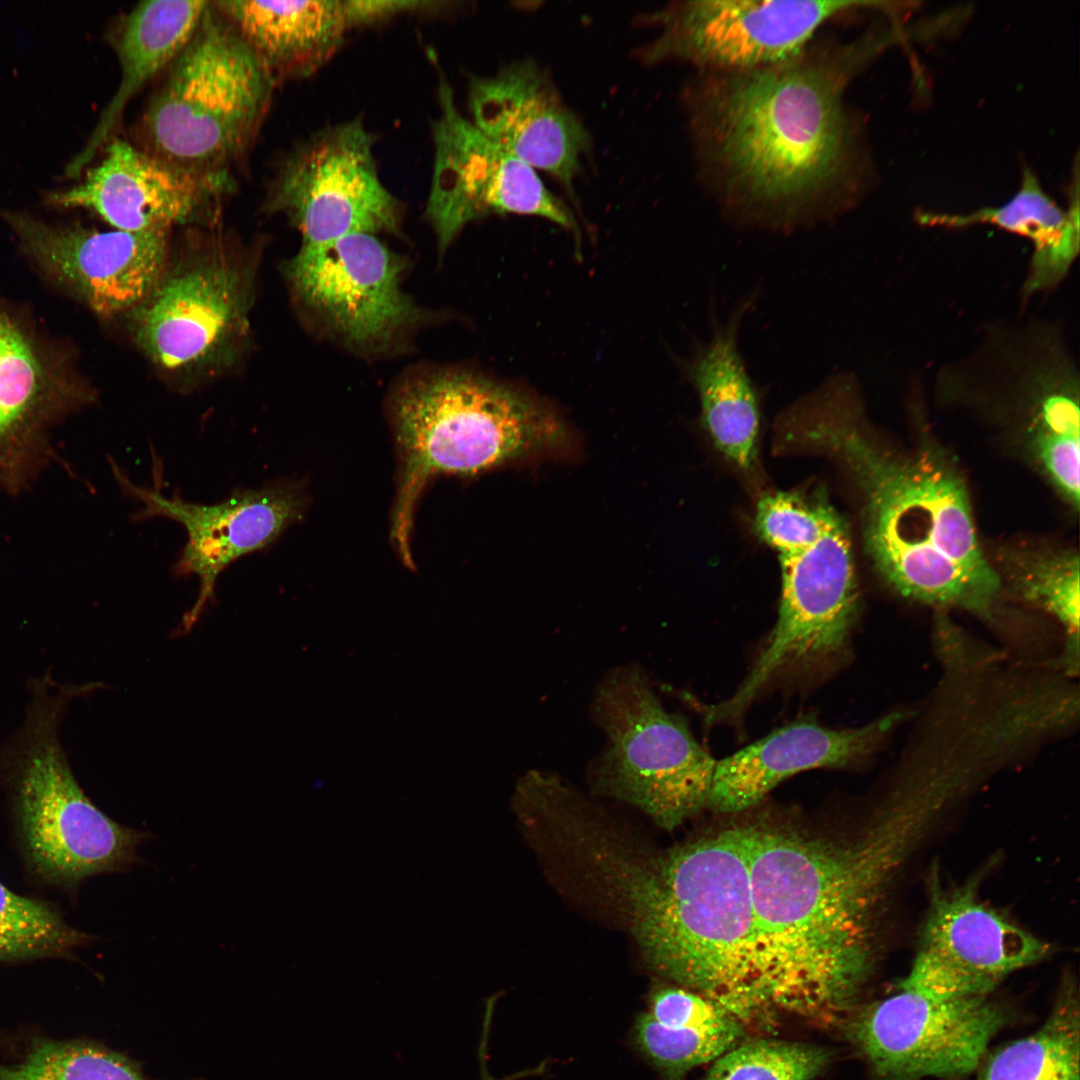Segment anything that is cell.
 Here are the masks:
<instances>
[{"mask_svg":"<svg viewBox=\"0 0 1080 1080\" xmlns=\"http://www.w3.org/2000/svg\"><path fill=\"white\" fill-rule=\"evenodd\" d=\"M866 35L813 42L772 66L700 76L686 95L697 159L737 219L786 231L847 210L861 159L845 103L856 72L883 47Z\"/></svg>","mask_w":1080,"mask_h":1080,"instance_id":"cell-1","label":"cell"},{"mask_svg":"<svg viewBox=\"0 0 1080 1080\" xmlns=\"http://www.w3.org/2000/svg\"><path fill=\"white\" fill-rule=\"evenodd\" d=\"M892 808L850 840L772 823L738 826L772 1017L829 1024L854 1009L888 889L931 829L914 805Z\"/></svg>","mask_w":1080,"mask_h":1080,"instance_id":"cell-2","label":"cell"},{"mask_svg":"<svg viewBox=\"0 0 1080 1080\" xmlns=\"http://www.w3.org/2000/svg\"><path fill=\"white\" fill-rule=\"evenodd\" d=\"M563 851L648 968L742 1024L771 1019L738 826L654 849L594 812L571 825Z\"/></svg>","mask_w":1080,"mask_h":1080,"instance_id":"cell-3","label":"cell"},{"mask_svg":"<svg viewBox=\"0 0 1080 1080\" xmlns=\"http://www.w3.org/2000/svg\"><path fill=\"white\" fill-rule=\"evenodd\" d=\"M860 381L837 372L789 408L788 440L837 460L860 496L865 550L903 597L990 617L1003 592L978 539L966 483L941 449L891 448L865 418Z\"/></svg>","mask_w":1080,"mask_h":1080,"instance_id":"cell-4","label":"cell"},{"mask_svg":"<svg viewBox=\"0 0 1080 1080\" xmlns=\"http://www.w3.org/2000/svg\"><path fill=\"white\" fill-rule=\"evenodd\" d=\"M391 416L402 463L393 538L407 564L414 504L430 477L474 475L569 443L565 423L541 400L463 370L407 381Z\"/></svg>","mask_w":1080,"mask_h":1080,"instance_id":"cell-5","label":"cell"},{"mask_svg":"<svg viewBox=\"0 0 1080 1080\" xmlns=\"http://www.w3.org/2000/svg\"><path fill=\"white\" fill-rule=\"evenodd\" d=\"M754 529L777 552L782 589L775 627L729 698L737 711L782 678L832 668L847 650L859 605L849 529L823 496L767 494Z\"/></svg>","mask_w":1080,"mask_h":1080,"instance_id":"cell-6","label":"cell"},{"mask_svg":"<svg viewBox=\"0 0 1080 1080\" xmlns=\"http://www.w3.org/2000/svg\"><path fill=\"white\" fill-rule=\"evenodd\" d=\"M137 127L140 149L198 173H223L250 146L276 80L209 1Z\"/></svg>","mask_w":1080,"mask_h":1080,"instance_id":"cell-7","label":"cell"},{"mask_svg":"<svg viewBox=\"0 0 1080 1080\" xmlns=\"http://www.w3.org/2000/svg\"><path fill=\"white\" fill-rule=\"evenodd\" d=\"M590 712L606 738L588 768L597 793L639 808L668 831L707 806L717 760L685 719L664 708L640 666L607 672Z\"/></svg>","mask_w":1080,"mask_h":1080,"instance_id":"cell-8","label":"cell"},{"mask_svg":"<svg viewBox=\"0 0 1080 1080\" xmlns=\"http://www.w3.org/2000/svg\"><path fill=\"white\" fill-rule=\"evenodd\" d=\"M58 704L35 703L15 756L14 791L26 853L54 883L127 871L143 862L138 846L151 833L119 824L85 795L57 736Z\"/></svg>","mask_w":1080,"mask_h":1080,"instance_id":"cell-9","label":"cell"},{"mask_svg":"<svg viewBox=\"0 0 1080 1080\" xmlns=\"http://www.w3.org/2000/svg\"><path fill=\"white\" fill-rule=\"evenodd\" d=\"M249 270L213 248L166 267L126 316L136 344L167 371H199L231 362L249 330Z\"/></svg>","mask_w":1080,"mask_h":1080,"instance_id":"cell-10","label":"cell"},{"mask_svg":"<svg viewBox=\"0 0 1080 1080\" xmlns=\"http://www.w3.org/2000/svg\"><path fill=\"white\" fill-rule=\"evenodd\" d=\"M850 1013L847 1037L875 1080L970 1074L1010 1016L991 996L942 999L905 989Z\"/></svg>","mask_w":1080,"mask_h":1080,"instance_id":"cell-11","label":"cell"},{"mask_svg":"<svg viewBox=\"0 0 1080 1080\" xmlns=\"http://www.w3.org/2000/svg\"><path fill=\"white\" fill-rule=\"evenodd\" d=\"M927 910L911 967L898 989L950 999L991 996L1009 975L1051 954L1050 945L986 904L978 879L928 877Z\"/></svg>","mask_w":1080,"mask_h":1080,"instance_id":"cell-12","label":"cell"},{"mask_svg":"<svg viewBox=\"0 0 1080 1080\" xmlns=\"http://www.w3.org/2000/svg\"><path fill=\"white\" fill-rule=\"evenodd\" d=\"M869 1L702 0L673 3L653 17L660 33L643 58L668 59L700 73L764 68L802 53L826 23Z\"/></svg>","mask_w":1080,"mask_h":1080,"instance_id":"cell-13","label":"cell"},{"mask_svg":"<svg viewBox=\"0 0 1080 1080\" xmlns=\"http://www.w3.org/2000/svg\"><path fill=\"white\" fill-rule=\"evenodd\" d=\"M268 203L289 216L302 246L352 233L394 232L400 219L398 201L380 180L373 138L360 120L325 128L292 152Z\"/></svg>","mask_w":1080,"mask_h":1080,"instance_id":"cell-14","label":"cell"},{"mask_svg":"<svg viewBox=\"0 0 1080 1080\" xmlns=\"http://www.w3.org/2000/svg\"><path fill=\"white\" fill-rule=\"evenodd\" d=\"M439 100L426 216L441 249L470 221L490 213L538 216L578 234L574 215L546 187L537 170L466 119L443 79Z\"/></svg>","mask_w":1080,"mask_h":1080,"instance_id":"cell-15","label":"cell"},{"mask_svg":"<svg viewBox=\"0 0 1080 1080\" xmlns=\"http://www.w3.org/2000/svg\"><path fill=\"white\" fill-rule=\"evenodd\" d=\"M402 262L374 234L352 233L301 246L286 265L297 298L355 347L392 341L419 317L400 288Z\"/></svg>","mask_w":1080,"mask_h":1080,"instance_id":"cell-16","label":"cell"},{"mask_svg":"<svg viewBox=\"0 0 1080 1080\" xmlns=\"http://www.w3.org/2000/svg\"><path fill=\"white\" fill-rule=\"evenodd\" d=\"M115 474L123 491L142 504L134 519L165 517L186 531L187 542L175 573L196 576L200 590L181 622L179 631L183 634L192 629L213 598L219 575L237 559L274 543L302 518L307 505L303 488L295 482L237 491L219 503L206 505L177 496L167 498L159 490L135 485L119 469Z\"/></svg>","mask_w":1080,"mask_h":1080,"instance_id":"cell-17","label":"cell"},{"mask_svg":"<svg viewBox=\"0 0 1080 1080\" xmlns=\"http://www.w3.org/2000/svg\"><path fill=\"white\" fill-rule=\"evenodd\" d=\"M6 219L33 259L97 315H127L167 267V232L97 231L24 213Z\"/></svg>","mask_w":1080,"mask_h":1080,"instance_id":"cell-18","label":"cell"},{"mask_svg":"<svg viewBox=\"0 0 1080 1080\" xmlns=\"http://www.w3.org/2000/svg\"><path fill=\"white\" fill-rule=\"evenodd\" d=\"M231 187L228 172L183 169L116 138L78 185L46 200L56 207L89 209L116 230L168 232L203 216Z\"/></svg>","mask_w":1080,"mask_h":1080,"instance_id":"cell-19","label":"cell"},{"mask_svg":"<svg viewBox=\"0 0 1080 1080\" xmlns=\"http://www.w3.org/2000/svg\"><path fill=\"white\" fill-rule=\"evenodd\" d=\"M469 104L471 121L486 136L571 187L590 136L536 64L520 61L472 80Z\"/></svg>","mask_w":1080,"mask_h":1080,"instance_id":"cell-20","label":"cell"},{"mask_svg":"<svg viewBox=\"0 0 1080 1080\" xmlns=\"http://www.w3.org/2000/svg\"><path fill=\"white\" fill-rule=\"evenodd\" d=\"M899 720L886 716L860 728L834 729L801 719L716 761L707 806L739 813L759 804L780 782L817 768H845L865 760Z\"/></svg>","mask_w":1080,"mask_h":1080,"instance_id":"cell-21","label":"cell"},{"mask_svg":"<svg viewBox=\"0 0 1080 1080\" xmlns=\"http://www.w3.org/2000/svg\"><path fill=\"white\" fill-rule=\"evenodd\" d=\"M23 328L0 311V481L20 487L47 448L56 416L83 400L61 389Z\"/></svg>","mask_w":1080,"mask_h":1080,"instance_id":"cell-22","label":"cell"},{"mask_svg":"<svg viewBox=\"0 0 1080 1080\" xmlns=\"http://www.w3.org/2000/svg\"><path fill=\"white\" fill-rule=\"evenodd\" d=\"M1078 190L1063 210L1025 170L1016 194L997 207L967 213L918 211L922 226L949 230L992 225L1031 241L1033 250L1020 287L1022 307L1039 295L1055 291L1068 276L1080 250Z\"/></svg>","mask_w":1080,"mask_h":1080,"instance_id":"cell-23","label":"cell"},{"mask_svg":"<svg viewBox=\"0 0 1080 1080\" xmlns=\"http://www.w3.org/2000/svg\"><path fill=\"white\" fill-rule=\"evenodd\" d=\"M278 83L307 77L341 46L350 28L344 1H211Z\"/></svg>","mask_w":1080,"mask_h":1080,"instance_id":"cell-24","label":"cell"},{"mask_svg":"<svg viewBox=\"0 0 1080 1080\" xmlns=\"http://www.w3.org/2000/svg\"><path fill=\"white\" fill-rule=\"evenodd\" d=\"M752 304L753 297L745 299L725 323L715 322L709 338L696 347L685 366L705 430L717 450L744 472L756 464L761 419L757 387L738 344L741 323Z\"/></svg>","mask_w":1080,"mask_h":1080,"instance_id":"cell-25","label":"cell"},{"mask_svg":"<svg viewBox=\"0 0 1080 1080\" xmlns=\"http://www.w3.org/2000/svg\"><path fill=\"white\" fill-rule=\"evenodd\" d=\"M209 1L150 0L137 4L112 32L120 83L85 146L66 167L79 174L110 140L132 97L166 70L195 32Z\"/></svg>","mask_w":1080,"mask_h":1080,"instance_id":"cell-26","label":"cell"},{"mask_svg":"<svg viewBox=\"0 0 1080 1080\" xmlns=\"http://www.w3.org/2000/svg\"><path fill=\"white\" fill-rule=\"evenodd\" d=\"M1079 1066V993L1065 976L1041 1027L986 1053L976 1080H1080Z\"/></svg>","mask_w":1080,"mask_h":1080,"instance_id":"cell-27","label":"cell"},{"mask_svg":"<svg viewBox=\"0 0 1080 1080\" xmlns=\"http://www.w3.org/2000/svg\"><path fill=\"white\" fill-rule=\"evenodd\" d=\"M1002 588L1055 616L1078 655L1079 556L1070 548L1016 547L1001 553L995 567Z\"/></svg>","mask_w":1080,"mask_h":1080,"instance_id":"cell-28","label":"cell"},{"mask_svg":"<svg viewBox=\"0 0 1080 1080\" xmlns=\"http://www.w3.org/2000/svg\"><path fill=\"white\" fill-rule=\"evenodd\" d=\"M90 939L51 906L0 882V961L65 957Z\"/></svg>","mask_w":1080,"mask_h":1080,"instance_id":"cell-29","label":"cell"},{"mask_svg":"<svg viewBox=\"0 0 1080 1080\" xmlns=\"http://www.w3.org/2000/svg\"><path fill=\"white\" fill-rule=\"evenodd\" d=\"M0 1080H147L127 1058L87 1041L42 1039L16 1062L0 1063Z\"/></svg>","mask_w":1080,"mask_h":1080,"instance_id":"cell-30","label":"cell"},{"mask_svg":"<svg viewBox=\"0 0 1080 1080\" xmlns=\"http://www.w3.org/2000/svg\"><path fill=\"white\" fill-rule=\"evenodd\" d=\"M830 1057L829 1050L813 1044L753 1040L717 1058L701 1080H810Z\"/></svg>","mask_w":1080,"mask_h":1080,"instance_id":"cell-31","label":"cell"},{"mask_svg":"<svg viewBox=\"0 0 1080 1080\" xmlns=\"http://www.w3.org/2000/svg\"><path fill=\"white\" fill-rule=\"evenodd\" d=\"M633 1036L637 1047L665 1080H683L692 1068L716 1060L736 1046L743 1033L672 1028L648 1012L638 1016Z\"/></svg>","mask_w":1080,"mask_h":1080,"instance_id":"cell-32","label":"cell"},{"mask_svg":"<svg viewBox=\"0 0 1080 1080\" xmlns=\"http://www.w3.org/2000/svg\"><path fill=\"white\" fill-rule=\"evenodd\" d=\"M649 1007L648 1013L668 1027L744 1033L743 1024L726 1009L683 987H655L650 993Z\"/></svg>","mask_w":1080,"mask_h":1080,"instance_id":"cell-33","label":"cell"},{"mask_svg":"<svg viewBox=\"0 0 1080 1080\" xmlns=\"http://www.w3.org/2000/svg\"><path fill=\"white\" fill-rule=\"evenodd\" d=\"M428 2L419 1H344L350 28L371 23L385 17L423 7Z\"/></svg>","mask_w":1080,"mask_h":1080,"instance_id":"cell-34","label":"cell"},{"mask_svg":"<svg viewBox=\"0 0 1080 1080\" xmlns=\"http://www.w3.org/2000/svg\"><path fill=\"white\" fill-rule=\"evenodd\" d=\"M483 1066H484V1065H481V1067H482V1069H481V1072H482V1080H498V1079H494V1078H492V1077L490 1076V1074H489V1073L487 1072V1070H485V1067H483ZM501 1080H508V1079H501Z\"/></svg>","mask_w":1080,"mask_h":1080,"instance_id":"cell-35","label":"cell"}]
</instances>
